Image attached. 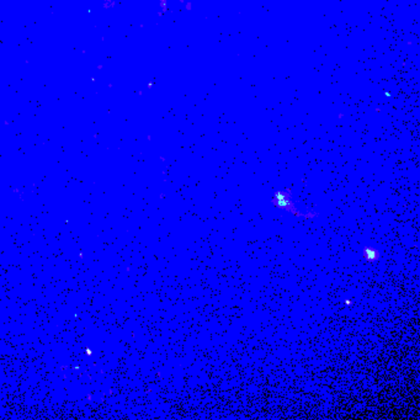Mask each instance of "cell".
Segmentation results:
<instances>
[{
    "label": "cell",
    "instance_id": "1",
    "mask_svg": "<svg viewBox=\"0 0 420 420\" xmlns=\"http://www.w3.org/2000/svg\"><path fill=\"white\" fill-rule=\"evenodd\" d=\"M278 204V206H280V207H285V208L290 210V211L294 212V214H300V212H297L296 210L294 208V206H292V204H290L288 201L286 200V196H285V194H284V192H278V194H276V204Z\"/></svg>",
    "mask_w": 420,
    "mask_h": 420
},
{
    "label": "cell",
    "instance_id": "2",
    "mask_svg": "<svg viewBox=\"0 0 420 420\" xmlns=\"http://www.w3.org/2000/svg\"><path fill=\"white\" fill-rule=\"evenodd\" d=\"M365 254H366V256H368V260H374V258L377 256L376 250H374V249H370V248L365 249Z\"/></svg>",
    "mask_w": 420,
    "mask_h": 420
}]
</instances>
